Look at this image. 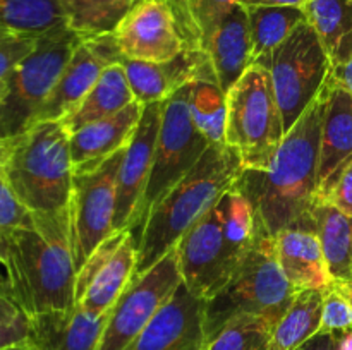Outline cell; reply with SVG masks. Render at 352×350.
Segmentation results:
<instances>
[{
    "instance_id": "obj_35",
    "label": "cell",
    "mask_w": 352,
    "mask_h": 350,
    "mask_svg": "<svg viewBox=\"0 0 352 350\" xmlns=\"http://www.w3.org/2000/svg\"><path fill=\"white\" fill-rule=\"evenodd\" d=\"M352 329V302L339 281L323 288V311L320 333H342Z\"/></svg>"
},
{
    "instance_id": "obj_21",
    "label": "cell",
    "mask_w": 352,
    "mask_h": 350,
    "mask_svg": "<svg viewBox=\"0 0 352 350\" xmlns=\"http://www.w3.org/2000/svg\"><path fill=\"white\" fill-rule=\"evenodd\" d=\"M144 105L134 100L124 110L107 119L96 120L69 136L72 172L103 163L126 150L143 115Z\"/></svg>"
},
{
    "instance_id": "obj_2",
    "label": "cell",
    "mask_w": 352,
    "mask_h": 350,
    "mask_svg": "<svg viewBox=\"0 0 352 350\" xmlns=\"http://www.w3.org/2000/svg\"><path fill=\"white\" fill-rule=\"evenodd\" d=\"M33 218L31 229L10 233L0 264L14 301L28 319L76 305V266L67 213L33 215Z\"/></svg>"
},
{
    "instance_id": "obj_31",
    "label": "cell",
    "mask_w": 352,
    "mask_h": 350,
    "mask_svg": "<svg viewBox=\"0 0 352 350\" xmlns=\"http://www.w3.org/2000/svg\"><path fill=\"white\" fill-rule=\"evenodd\" d=\"M189 108L196 127L210 143H226L227 93L220 88L212 65L191 82Z\"/></svg>"
},
{
    "instance_id": "obj_9",
    "label": "cell",
    "mask_w": 352,
    "mask_h": 350,
    "mask_svg": "<svg viewBox=\"0 0 352 350\" xmlns=\"http://www.w3.org/2000/svg\"><path fill=\"white\" fill-rule=\"evenodd\" d=\"M191 82L164 102L150 180L131 225V232L136 240H140L148 215L155 205L198 163L212 144L196 127L192 119L189 108Z\"/></svg>"
},
{
    "instance_id": "obj_25",
    "label": "cell",
    "mask_w": 352,
    "mask_h": 350,
    "mask_svg": "<svg viewBox=\"0 0 352 350\" xmlns=\"http://www.w3.org/2000/svg\"><path fill=\"white\" fill-rule=\"evenodd\" d=\"M311 216L330 278L352 280V216L325 201H315Z\"/></svg>"
},
{
    "instance_id": "obj_26",
    "label": "cell",
    "mask_w": 352,
    "mask_h": 350,
    "mask_svg": "<svg viewBox=\"0 0 352 350\" xmlns=\"http://www.w3.org/2000/svg\"><path fill=\"white\" fill-rule=\"evenodd\" d=\"M306 19L322 40L332 67L352 57V0H308Z\"/></svg>"
},
{
    "instance_id": "obj_30",
    "label": "cell",
    "mask_w": 352,
    "mask_h": 350,
    "mask_svg": "<svg viewBox=\"0 0 352 350\" xmlns=\"http://www.w3.org/2000/svg\"><path fill=\"white\" fill-rule=\"evenodd\" d=\"M138 0H60L65 24L81 38L113 34Z\"/></svg>"
},
{
    "instance_id": "obj_5",
    "label": "cell",
    "mask_w": 352,
    "mask_h": 350,
    "mask_svg": "<svg viewBox=\"0 0 352 350\" xmlns=\"http://www.w3.org/2000/svg\"><path fill=\"white\" fill-rule=\"evenodd\" d=\"M0 177L33 215L67 213L72 160L62 122H36L0 141Z\"/></svg>"
},
{
    "instance_id": "obj_46",
    "label": "cell",
    "mask_w": 352,
    "mask_h": 350,
    "mask_svg": "<svg viewBox=\"0 0 352 350\" xmlns=\"http://www.w3.org/2000/svg\"><path fill=\"white\" fill-rule=\"evenodd\" d=\"M9 350H12V349H9Z\"/></svg>"
},
{
    "instance_id": "obj_22",
    "label": "cell",
    "mask_w": 352,
    "mask_h": 350,
    "mask_svg": "<svg viewBox=\"0 0 352 350\" xmlns=\"http://www.w3.org/2000/svg\"><path fill=\"white\" fill-rule=\"evenodd\" d=\"M325 89L318 192L323 191L352 160V96L333 74L327 79Z\"/></svg>"
},
{
    "instance_id": "obj_11",
    "label": "cell",
    "mask_w": 352,
    "mask_h": 350,
    "mask_svg": "<svg viewBox=\"0 0 352 350\" xmlns=\"http://www.w3.org/2000/svg\"><path fill=\"white\" fill-rule=\"evenodd\" d=\"M122 156L124 150L96 167L72 172L67 216L76 271L113 232L117 174Z\"/></svg>"
},
{
    "instance_id": "obj_16",
    "label": "cell",
    "mask_w": 352,
    "mask_h": 350,
    "mask_svg": "<svg viewBox=\"0 0 352 350\" xmlns=\"http://www.w3.org/2000/svg\"><path fill=\"white\" fill-rule=\"evenodd\" d=\"M164 102L148 103L143 108L133 139L124 150L117 174V198L113 230L131 229L153 167L155 148L162 124Z\"/></svg>"
},
{
    "instance_id": "obj_10",
    "label": "cell",
    "mask_w": 352,
    "mask_h": 350,
    "mask_svg": "<svg viewBox=\"0 0 352 350\" xmlns=\"http://www.w3.org/2000/svg\"><path fill=\"white\" fill-rule=\"evenodd\" d=\"M254 64L265 65L270 72L285 132L315 102L333 69L322 40L308 21Z\"/></svg>"
},
{
    "instance_id": "obj_15",
    "label": "cell",
    "mask_w": 352,
    "mask_h": 350,
    "mask_svg": "<svg viewBox=\"0 0 352 350\" xmlns=\"http://www.w3.org/2000/svg\"><path fill=\"white\" fill-rule=\"evenodd\" d=\"M122 60L113 34L81 38L62 71L54 91L40 110L36 122H62L71 115L109 65ZM34 122V124H36Z\"/></svg>"
},
{
    "instance_id": "obj_23",
    "label": "cell",
    "mask_w": 352,
    "mask_h": 350,
    "mask_svg": "<svg viewBox=\"0 0 352 350\" xmlns=\"http://www.w3.org/2000/svg\"><path fill=\"white\" fill-rule=\"evenodd\" d=\"M215 78L223 91H229L253 64L250 21L244 3L234 7L203 43Z\"/></svg>"
},
{
    "instance_id": "obj_40",
    "label": "cell",
    "mask_w": 352,
    "mask_h": 350,
    "mask_svg": "<svg viewBox=\"0 0 352 350\" xmlns=\"http://www.w3.org/2000/svg\"><path fill=\"white\" fill-rule=\"evenodd\" d=\"M299 350H339L336 333H318Z\"/></svg>"
},
{
    "instance_id": "obj_28",
    "label": "cell",
    "mask_w": 352,
    "mask_h": 350,
    "mask_svg": "<svg viewBox=\"0 0 352 350\" xmlns=\"http://www.w3.org/2000/svg\"><path fill=\"white\" fill-rule=\"evenodd\" d=\"M67 26L60 0H0L2 36L38 38Z\"/></svg>"
},
{
    "instance_id": "obj_20",
    "label": "cell",
    "mask_w": 352,
    "mask_h": 350,
    "mask_svg": "<svg viewBox=\"0 0 352 350\" xmlns=\"http://www.w3.org/2000/svg\"><path fill=\"white\" fill-rule=\"evenodd\" d=\"M274 239L278 264L298 290H323L332 281L313 218L285 226Z\"/></svg>"
},
{
    "instance_id": "obj_19",
    "label": "cell",
    "mask_w": 352,
    "mask_h": 350,
    "mask_svg": "<svg viewBox=\"0 0 352 350\" xmlns=\"http://www.w3.org/2000/svg\"><path fill=\"white\" fill-rule=\"evenodd\" d=\"M109 314L96 316L79 305L28 319L26 345L31 350H98Z\"/></svg>"
},
{
    "instance_id": "obj_45",
    "label": "cell",
    "mask_w": 352,
    "mask_h": 350,
    "mask_svg": "<svg viewBox=\"0 0 352 350\" xmlns=\"http://www.w3.org/2000/svg\"><path fill=\"white\" fill-rule=\"evenodd\" d=\"M0 38H3V36H2V34H0Z\"/></svg>"
},
{
    "instance_id": "obj_12",
    "label": "cell",
    "mask_w": 352,
    "mask_h": 350,
    "mask_svg": "<svg viewBox=\"0 0 352 350\" xmlns=\"http://www.w3.org/2000/svg\"><path fill=\"white\" fill-rule=\"evenodd\" d=\"M182 283L177 247L134 277L109 312L98 350H126Z\"/></svg>"
},
{
    "instance_id": "obj_33",
    "label": "cell",
    "mask_w": 352,
    "mask_h": 350,
    "mask_svg": "<svg viewBox=\"0 0 352 350\" xmlns=\"http://www.w3.org/2000/svg\"><path fill=\"white\" fill-rule=\"evenodd\" d=\"M272 329L265 319L241 316L210 338L205 350H268Z\"/></svg>"
},
{
    "instance_id": "obj_32",
    "label": "cell",
    "mask_w": 352,
    "mask_h": 350,
    "mask_svg": "<svg viewBox=\"0 0 352 350\" xmlns=\"http://www.w3.org/2000/svg\"><path fill=\"white\" fill-rule=\"evenodd\" d=\"M181 23L189 48L203 50V43L220 21L243 0H168Z\"/></svg>"
},
{
    "instance_id": "obj_44",
    "label": "cell",
    "mask_w": 352,
    "mask_h": 350,
    "mask_svg": "<svg viewBox=\"0 0 352 350\" xmlns=\"http://www.w3.org/2000/svg\"><path fill=\"white\" fill-rule=\"evenodd\" d=\"M12 350H31V349H30V347L26 345V343H21V345L12 347Z\"/></svg>"
},
{
    "instance_id": "obj_36",
    "label": "cell",
    "mask_w": 352,
    "mask_h": 350,
    "mask_svg": "<svg viewBox=\"0 0 352 350\" xmlns=\"http://www.w3.org/2000/svg\"><path fill=\"white\" fill-rule=\"evenodd\" d=\"M36 38L3 36L0 38V100L6 89L7 79L16 65L33 50Z\"/></svg>"
},
{
    "instance_id": "obj_39",
    "label": "cell",
    "mask_w": 352,
    "mask_h": 350,
    "mask_svg": "<svg viewBox=\"0 0 352 350\" xmlns=\"http://www.w3.org/2000/svg\"><path fill=\"white\" fill-rule=\"evenodd\" d=\"M28 321L17 325H6L0 323V350H9L12 347L26 342Z\"/></svg>"
},
{
    "instance_id": "obj_41",
    "label": "cell",
    "mask_w": 352,
    "mask_h": 350,
    "mask_svg": "<svg viewBox=\"0 0 352 350\" xmlns=\"http://www.w3.org/2000/svg\"><path fill=\"white\" fill-rule=\"evenodd\" d=\"M332 74L336 75V78L339 79L344 86H346V89L351 93V96H352V57L349 58V60L344 62L342 65H339V67H333Z\"/></svg>"
},
{
    "instance_id": "obj_37",
    "label": "cell",
    "mask_w": 352,
    "mask_h": 350,
    "mask_svg": "<svg viewBox=\"0 0 352 350\" xmlns=\"http://www.w3.org/2000/svg\"><path fill=\"white\" fill-rule=\"evenodd\" d=\"M316 201L329 202L347 216H352V160L323 191L318 192Z\"/></svg>"
},
{
    "instance_id": "obj_1",
    "label": "cell",
    "mask_w": 352,
    "mask_h": 350,
    "mask_svg": "<svg viewBox=\"0 0 352 350\" xmlns=\"http://www.w3.org/2000/svg\"><path fill=\"white\" fill-rule=\"evenodd\" d=\"M327 89L284 134L280 146L265 172L244 170L236 187L250 199L256 222L277 235L282 229L311 220L320 187V143Z\"/></svg>"
},
{
    "instance_id": "obj_27",
    "label": "cell",
    "mask_w": 352,
    "mask_h": 350,
    "mask_svg": "<svg viewBox=\"0 0 352 350\" xmlns=\"http://www.w3.org/2000/svg\"><path fill=\"white\" fill-rule=\"evenodd\" d=\"M323 290H299L270 335L268 350H299L320 333Z\"/></svg>"
},
{
    "instance_id": "obj_13",
    "label": "cell",
    "mask_w": 352,
    "mask_h": 350,
    "mask_svg": "<svg viewBox=\"0 0 352 350\" xmlns=\"http://www.w3.org/2000/svg\"><path fill=\"white\" fill-rule=\"evenodd\" d=\"M138 240L131 229L113 230L76 271V305L86 312L109 314L136 277Z\"/></svg>"
},
{
    "instance_id": "obj_43",
    "label": "cell",
    "mask_w": 352,
    "mask_h": 350,
    "mask_svg": "<svg viewBox=\"0 0 352 350\" xmlns=\"http://www.w3.org/2000/svg\"><path fill=\"white\" fill-rule=\"evenodd\" d=\"M336 336L339 350H352V329H349V331L336 333Z\"/></svg>"
},
{
    "instance_id": "obj_24",
    "label": "cell",
    "mask_w": 352,
    "mask_h": 350,
    "mask_svg": "<svg viewBox=\"0 0 352 350\" xmlns=\"http://www.w3.org/2000/svg\"><path fill=\"white\" fill-rule=\"evenodd\" d=\"M133 102L134 95L127 82L126 71H124L122 64L117 62V64L109 65L102 72L98 81L95 82L91 91L82 98L78 108L62 120V126L71 136L88 124L116 115L117 112L124 110Z\"/></svg>"
},
{
    "instance_id": "obj_14",
    "label": "cell",
    "mask_w": 352,
    "mask_h": 350,
    "mask_svg": "<svg viewBox=\"0 0 352 350\" xmlns=\"http://www.w3.org/2000/svg\"><path fill=\"white\" fill-rule=\"evenodd\" d=\"M113 38L120 55L133 60L167 62L189 48L168 0H138Z\"/></svg>"
},
{
    "instance_id": "obj_42",
    "label": "cell",
    "mask_w": 352,
    "mask_h": 350,
    "mask_svg": "<svg viewBox=\"0 0 352 350\" xmlns=\"http://www.w3.org/2000/svg\"><path fill=\"white\" fill-rule=\"evenodd\" d=\"M308 0H243L244 5H289L305 7Z\"/></svg>"
},
{
    "instance_id": "obj_8",
    "label": "cell",
    "mask_w": 352,
    "mask_h": 350,
    "mask_svg": "<svg viewBox=\"0 0 352 350\" xmlns=\"http://www.w3.org/2000/svg\"><path fill=\"white\" fill-rule=\"evenodd\" d=\"M79 40L67 26L36 38L33 50L7 79L0 100V141L19 136L36 122Z\"/></svg>"
},
{
    "instance_id": "obj_29",
    "label": "cell",
    "mask_w": 352,
    "mask_h": 350,
    "mask_svg": "<svg viewBox=\"0 0 352 350\" xmlns=\"http://www.w3.org/2000/svg\"><path fill=\"white\" fill-rule=\"evenodd\" d=\"M250 21L253 64L270 55L284 43L292 31L305 23L306 12L302 7L289 5H244Z\"/></svg>"
},
{
    "instance_id": "obj_3",
    "label": "cell",
    "mask_w": 352,
    "mask_h": 350,
    "mask_svg": "<svg viewBox=\"0 0 352 350\" xmlns=\"http://www.w3.org/2000/svg\"><path fill=\"white\" fill-rule=\"evenodd\" d=\"M239 154L226 143H213L198 163L155 205L138 240V275L150 270L184 233L229 192L243 175Z\"/></svg>"
},
{
    "instance_id": "obj_4",
    "label": "cell",
    "mask_w": 352,
    "mask_h": 350,
    "mask_svg": "<svg viewBox=\"0 0 352 350\" xmlns=\"http://www.w3.org/2000/svg\"><path fill=\"white\" fill-rule=\"evenodd\" d=\"M256 235V216L250 199L234 185L188 232L177 247L182 283L210 301L219 294Z\"/></svg>"
},
{
    "instance_id": "obj_34",
    "label": "cell",
    "mask_w": 352,
    "mask_h": 350,
    "mask_svg": "<svg viewBox=\"0 0 352 350\" xmlns=\"http://www.w3.org/2000/svg\"><path fill=\"white\" fill-rule=\"evenodd\" d=\"M33 225V213L14 196L9 185L0 177V264L6 256L10 233L17 229H31Z\"/></svg>"
},
{
    "instance_id": "obj_18",
    "label": "cell",
    "mask_w": 352,
    "mask_h": 350,
    "mask_svg": "<svg viewBox=\"0 0 352 350\" xmlns=\"http://www.w3.org/2000/svg\"><path fill=\"white\" fill-rule=\"evenodd\" d=\"M120 64L126 71L134 100L143 105L165 102L210 67L205 51L196 48H186L181 55L167 62H144L122 57Z\"/></svg>"
},
{
    "instance_id": "obj_7",
    "label": "cell",
    "mask_w": 352,
    "mask_h": 350,
    "mask_svg": "<svg viewBox=\"0 0 352 350\" xmlns=\"http://www.w3.org/2000/svg\"><path fill=\"white\" fill-rule=\"evenodd\" d=\"M284 134L270 72L265 65L251 64L227 91L226 144L239 154L244 170L265 172Z\"/></svg>"
},
{
    "instance_id": "obj_38",
    "label": "cell",
    "mask_w": 352,
    "mask_h": 350,
    "mask_svg": "<svg viewBox=\"0 0 352 350\" xmlns=\"http://www.w3.org/2000/svg\"><path fill=\"white\" fill-rule=\"evenodd\" d=\"M28 321L24 312L14 301L12 292H10L9 281H7L6 275L0 273V323L6 325H17V323Z\"/></svg>"
},
{
    "instance_id": "obj_17",
    "label": "cell",
    "mask_w": 352,
    "mask_h": 350,
    "mask_svg": "<svg viewBox=\"0 0 352 350\" xmlns=\"http://www.w3.org/2000/svg\"><path fill=\"white\" fill-rule=\"evenodd\" d=\"M205 299L184 283L126 350H205Z\"/></svg>"
},
{
    "instance_id": "obj_6",
    "label": "cell",
    "mask_w": 352,
    "mask_h": 350,
    "mask_svg": "<svg viewBox=\"0 0 352 350\" xmlns=\"http://www.w3.org/2000/svg\"><path fill=\"white\" fill-rule=\"evenodd\" d=\"M298 292L278 264L275 239L256 222V235L246 256L226 287L206 301V342L241 316L261 318L274 328Z\"/></svg>"
}]
</instances>
